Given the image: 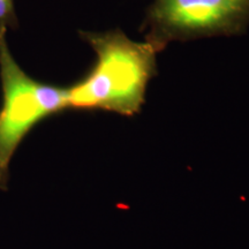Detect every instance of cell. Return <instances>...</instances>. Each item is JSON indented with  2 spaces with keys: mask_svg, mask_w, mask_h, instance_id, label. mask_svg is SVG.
<instances>
[{
  "mask_svg": "<svg viewBox=\"0 0 249 249\" xmlns=\"http://www.w3.org/2000/svg\"><path fill=\"white\" fill-rule=\"evenodd\" d=\"M12 11H13V0H0V24L2 21L11 17Z\"/></svg>",
  "mask_w": 249,
  "mask_h": 249,
  "instance_id": "cell-4",
  "label": "cell"
},
{
  "mask_svg": "<svg viewBox=\"0 0 249 249\" xmlns=\"http://www.w3.org/2000/svg\"><path fill=\"white\" fill-rule=\"evenodd\" d=\"M148 20L160 48L170 40L233 36L249 26V0H154Z\"/></svg>",
  "mask_w": 249,
  "mask_h": 249,
  "instance_id": "cell-3",
  "label": "cell"
},
{
  "mask_svg": "<svg viewBox=\"0 0 249 249\" xmlns=\"http://www.w3.org/2000/svg\"><path fill=\"white\" fill-rule=\"evenodd\" d=\"M96 55L95 67L68 88V108L103 110L134 116L141 110L156 71L158 48L130 39L120 30L82 33Z\"/></svg>",
  "mask_w": 249,
  "mask_h": 249,
  "instance_id": "cell-1",
  "label": "cell"
},
{
  "mask_svg": "<svg viewBox=\"0 0 249 249\" xmlns=\"http://www.w3.org/2000/svg\"><path fill=\"white\" fill-rule=\"evenodd\" d=\"M7 30L0 24V191L7 192L12 158L37 124L68 110V88L39 82L21 68L9 49Z\"/></svg>",
  "mask_w": 249,
  "mask_h": 249,
  "instance_id": "cell-2",
  "label": "cell"
}]
</instances>
